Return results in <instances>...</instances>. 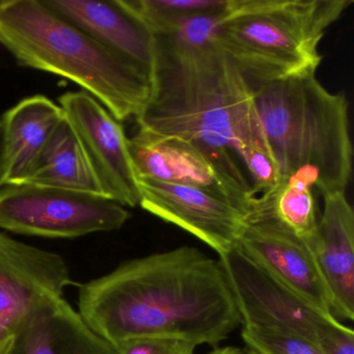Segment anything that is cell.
I'll use <instances>...</instances> for the list:
<instances>
[{
  "label": "cell",
  "instance_id": "obj_11",
  "mask_svg": "<svg viewBox=\"0 0 354 354\" xmlns=\"http://www.w3.org/2000/svg\"><path fill=\"white\" fill-rule=\"evenodd\" d=\"M140 206L210 246L219 257L237 246L246 213L231 201L196 186L138 178Z\"/></svg>",
  "mask_w": 354,
  "mask_h": 354
},
{
  "label": "cell",
  "instance_id": "obj_9",
  "mask_svg": "<svg viewBox=\"0 0 354 354\" xmlns=\"http://www.w3.org/2000/svg\"><path fill=\"white\" fill-rule=\"evenodd\" d=\"M246 217L237 248L257 265L324 314L333 316L328 288L312 248L281 225L267 196Z\"/></svg>",
  "mask_w": 354,
  "mask_h": 354
},
{
  "label": "cell",
  "instance_id": "obj_28",
  "mask_svg": "<svg viewBox=\"0 0 354 354\" xmlns=\"http://www.w3.org/2000/svg\"><path fill=\"white\" fill-rule=\"evenodd\" d=\"M250 354H257V353H254V352H252V351H250Z\"/></svg>",
  "mask_w": 354,
  "mask_h": 354
},
{
  "label": "cell",
  "instance_id": "obj_19",
  "mask_svg": "<svg viewBox=\"0 0 354 354\" xmlns=\"http://www.w3.org/2000/svg\"><path fill=\"white\" fill-rule=\"evenodd\" d=\"M232 1L233 0H119L120 5L153 37L179 20L227 11Z\"/></svg>",
  "mask_w": 354,
  "mask_h": 354
},
{
  "label": "cell",
  "instance_id": "obj_6",
  "mask_svg": "<svg viewBox=\"0 0 354 354\" xmlns=\"http://www.w3.org/2000/svg\"><path fill=\"white\" fill-rule=\"evenodd\" d=\"M130 213L103 196L38 184L0 189V229L57 239L121 229Z\"/></svg>",
  "mask_w": 354,
  "mask_h": 354
},
{
  "label": "cell",
  "instance_id": "obj_12",
  "mask_svg": "<svg viewBox=\"0 0 354 354\" xmlns=\"http://www.w3.org/2000/svg\"><path fill=\"white\" fill-rule=\"evenodd\" d=\"M61 254L18 241L0 231V339L15 333L24 319L72 285Z\"/></svg>",
  "mask_w": 354,
  "mask_h": 354
},
{
  "label": "cell",
  "instance_id": "obj_24",
  "mask_svg": "<svg viewBox=\"0 0 354 354\" xmlns=\"http://www.w3.org/2000/svg\"><path fill=\"white\" fill-rule=\"evenodd\" d=\"M10 157L8 152L7 140H6L5 126L0 118V189L7 185L10 176Z\"/></svg>",
  "mask_w": 354,
  "mask_h": 354
},
{
  "label": "cell",
  "instance_id": "obj_1",
  "mask_svg": "<svg viewBox=\"0 0 354 354\" xmlns=\"http://www.w3.org/2000/svg\"><path fill=\"white\" fill-rule=\"evenodd\" d=\"M78 313L113 346L138 337L216 346L241 325L221 262L189 246L127 261L82 283Z\"/></svg>",
  "mask_w": 354,
  "mask_h": 354
},
{
  "label": "cell",
  "instance_id": "obj_7",
  "mask_svg": "<svg viewBox=\"0 0 354 354\" xmlns=\"http://www.w3.org/2000/svg\"><path fill=\"white\" fill-rule=\"evenodd\" d=\"M243 326L301 335L320 347L342 324L277 281L236 246L219 257Z\"/></svg>",
  "mask_w": 354,
  "mask_h": 354
},
{
  "label": "cell",
  "instance_id": "obj_27",
  "mask_svg": "<svg viewBox=\"0 0 354 354\" xmlns=\"http://www.w3.org/2000/svg\"><path fill=\"white\" fill-rule=\"evenodd\" d=\"M6 341H7V339H6ZM3 342L5 341H1V339H0V344L3 343Z\"/></svg>",
  "mask_w": 354,
  "mask_h": 354
},
{
  "label": "cell",
  "instance_id": "obj_23",
  "mask_svg": "<svg viewBox=\"0 0 354 354\" xmlns=\"http://www.w3.org/2000/svg\"><path fill=\"white\" fill-rule=\"evenodd\" d=\"M325 354H354V333L341 324L320 345Z\"/></svg>",
  "mask_w": 354,
  "mask_h": 354
},
{
  "label": "cell",
  "instance_id": "obj_10",
  "mask_svg": "<svg viewBox=\"0 0 354 354\" xmlns=\"http://www.w3.org/2000/svg\"><path fill=\"white\" fill-rule=\"evenodd\" d=\"M59 104L84 149L102 196L123 207L138 206L140 188L121 122L84 91L63 95Z\"/></svg>",
  "mask_w": 354,
  "mask_h": 354
},
{
  "label": "cell",
  "instance_id": "obj_25",
  "mask_svg": "<svg viewBox=\"0 0 354 354\" xmlns=\"http://www.w3.org/2000/svg\"><path fill=\"white\" fill-rule=\"evenodd\" d=\"M210 354H250V350L246 351L241 348L232 347L231 346V347L216 348L210 352Z\"/></svg>",
  "mask_w": 354,
  "mask_h": 354
},
{
  "label": "cell",
  "instance_id": "obj_15",
  "mask_svg": "<svg viewBox=\"0 0 354 354\" xmlns=\"http://www.w3.org/2000/svg\"><path fill=\"white\" fill-rule=\"evenodd\" d=\"M53 13L150 74L155 39L119 0H42Z\"/></svg>",
  "mask_w": 354,
  "mask_h": 354
},
{
  "label": "cell",
  "instance_id": "obj_22",
  "mask_svg": "<svg viewBox=\"0 0 354 354\" xmlns=\"http://www.w3.org/2000/svg\"><path fill=\"white\" fill-rule=\"evenodd\" d=\"M115 347L118 354H194L198 346L185 339L171 337H138Z\"/></svg>",
  "mask_w": 354,
  "mask_h": 354
},
{
  "label": "cell",
  "instance_id": "obj_17",
  "mask_svg": "<svg viewBox=\"0 0 354 354\" xmlns=\"http://www.w3.org/2000/svg\"><path fill=\"white\" fill-rule=\"evenodd\" d=\"M24 183L103 196L84 149L66 118L47 142Z\"/></svg>",
  "mask_w": 354,
  "mask_h": 354
},
{
  "label": "cell",
  "instance_id": "obj_20",
  "mask_svg": "<svg viewBox=\"0 0 354 354\" xmlns=\"http://www.w3.org/2000/svg\"><path fill=\"white\" fill-rule=\"evenodd\" d=\"M242 339L257 354H325L315 342L286 331L243 326Z\"/></svg>",
  "mask_w": 354,
  "mask_h": 354
},
{
  "label": "cell",
  "instance_id": "obj_14",
  "mask_svg": "<svg viewBox=\"0 0 354 354\" xmlns=\"http://www.w3.org/2000/svg\"><path fill=\"white\" fill-rule=\"evenodd\" d=\"M7 354H118L63 296L35 308L11 337Z\"/></svg>",
  "mask_w": 354,
  "mask_h": 354
},
{
  "label": "cell",
  "instance_id": "obj_26",
  "mask_svg": "<svg viewBox=\"0 0 354 354\" xmlns=\"http://www.w3.org/2000/svg\"><path fill=\"white\" fill-rule=\"evenodd\" d=\"M10 341H11V337L8 339L7 341L3 342V343L0 344V354H7L8 348H9Z\"/></svg>",
  "mask_w": 354,
  "mask_h": 354
},
{
  "label": "cell",
  "instance_id": "obj_8",
  "mask_svg": "<svg viewBox=\"0 0 354 354\" xmlns=\"http://www.w3.org/2000/svg\"><path fill=\"white\" fill-rule=\"evenodd\" d=\"M128 151L136 179L196 186L227 198L246 215L259 205V196L236 163L211 156L192 142L140 131L128 138Z\"/></svg>",
  "mask_w": 354,
  "mask_h": 354
},
{
  "label": "cell",
  "instance_id": "obj_16",
  "mask_svg": "<svg viewBox=\"0 0 354 354\" xmlns=\"http://www.w3.org/2000/svg\"><path fill=\"white\" fill-rule=\"evenodd\" d=\"M1 119L11 165L8 184L24 183L65 115L59 105L37 95L20 101Z\"/></svg>",
  "mask_w": 354,
  "mask_h": 354
},
{
  "label": "cell",
  "instance_id": "obj_18",
  "mask_svg": "<svg viewBox=\"0 0 354 354\" xmlns=\"http://www.w3.org/2000/svg\"><path fill=\"white\" fill-rule=\"evenodd\" d=\"M267 196L273 216L310 248L318 231V210L312 187L301 182H281Z\"/></svg>",
  "mask_w": 354,
  "mask_h": 354
},
{
  "label": "cell",
  "instance_id": "obj_5",
  "mask_svg": "<svg viewBox=\"0 0 354 354\" xmlns=\"http://www.w3.org/2000/svg\"><path fill=\"white\" fill-rule=\"evenodd\" d=\"M352 0H233L215 43L252 90L286 78L316 75L319 45Z\"/></svg>",
  "mask_w": 354,
  "mask_h": 354
},
{
  "label": "cell",
  "instance_id": "obj_4",
  "mask_svg": "<svg viewBox=\"0 0 354 354\" xmlns=\"http://www.w3.org/2000/svg\"><path fill=\"white\" fill-rule=\"evenodd\" d=\"M254 93L281 182H301L322 196L345 192L353 157L346 97L328 92L315 75L277 80Z\"/></svg>",
  "mask_w": 354,
  "mask_h": 354
},
{
  "label": "cell",
  "instance_id": "obj_3",
  "mask_svg": "<svg viewBox=\"0 0 354 354\" xmlns=\"http://www.w3.org/2000/svg\"><path fill=\"white\" fill-rule=\"evenodd\" d=\"M0 44L24 67L67 78L119 122L138 118L151 76L66 21L42 0L0 1Z\"/></svg>",
  "mask_w": 354,
  "mask_h": 354
},
{
  "label": "cell",
  "instance_id": "obj_2",
  "mask_svg": "<svg viewBox=\"0 0 354 354\" xmlns=\"http://www.w3.org/2000/svg\"><path fill=\"white\" fill-rule=\"evenodd\" d=\"M154 39L151 95L138 130L186 140L227 163H236L231 152L269 146L254 90L215 39L200 46Z\"/></svg>",
  "mask_w": 354,
  "mask_h": 354
},
{
  "label": "cell",
  "instance_id": "obj_13",
  "mask_svg": "<svg viewBox=\"0 0 354 354\" xmlns=\"http://www.w3.org/2000/svg\"><path fill=\"white\" fill-rule=\"evenodd\" d=\"M323 198L324 206L312 250L330 294L333 316L353 320V208L345 192L324 194Z\"/></svg>",
  "mask_w": 354,
  "mask_h": 354
},
{
  "label": "cell",
  "instance_id": "obj_21",
  "mask_svg": "<svg viewBox=\"0 0 354 354\" xmlns=\"http://www.w3.org/2000/svg\"><path fill=\"white\" fill-rule=\"evenodd\" d=\"M242 159L254 181L256 194H270L281 182V171L269 146H250L242 149Z\"/></svg>",
  "mask_w": 354,
  "mask_h": 354
}]
</instances>
